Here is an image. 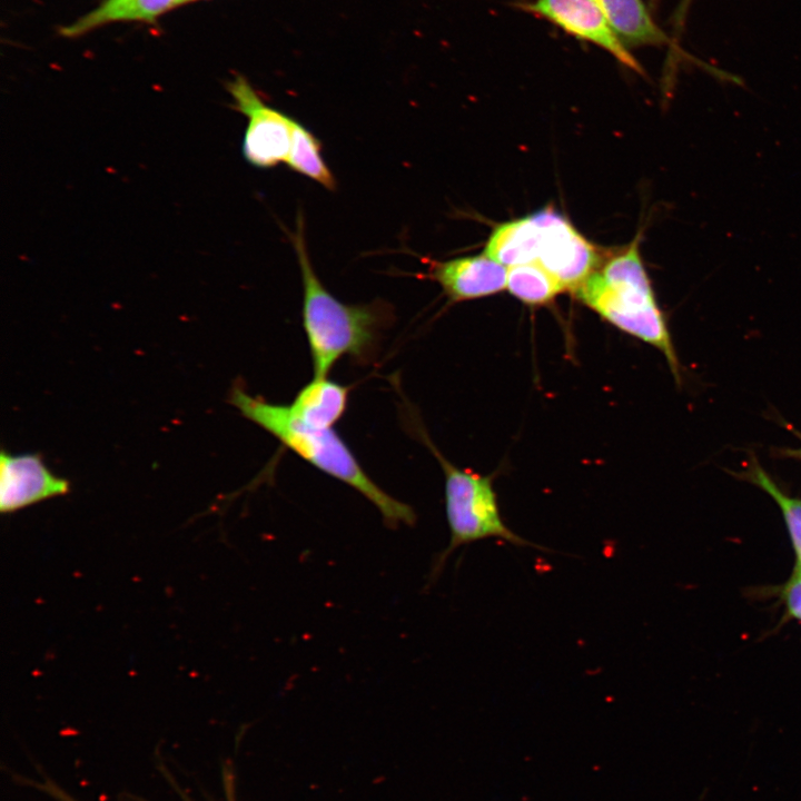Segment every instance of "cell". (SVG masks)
<instances>
[{"label":"cell","instance_id":"6da1fadb","mask_svg":"<svg viewBox=\"0 0 801 801\" xmlns=\"http://www.w3.org/2000/svg\"><path fill=\"white\" fill-rule=\"evenodd\" d=\"M295 249L303 284V326L307 337L314 377H327L337 360L349 356L367 363L375 356L383 330L394 322L392 304L377 299L345 304L329 293L318 278L307 250L304 215L287 231Z\"/></svg>","mask_w":801,"mask_h":801},{"label":"cell","instance_id":"7a4b0ae2","mask_svg":"<svg viewBox=\"0 0 801 801\" xmlns=\"http://www.w3.org/2000/svg\"><path fill=\"white\" fill-rule=\"evenodd\" d=\"M240 414L319 471L349 485L367 498L390 528L414 525L412 506L380 488L363 469L342 437L333 429L309 427L295 418L288 405L269 403L235 383L228 397Z\"/></svg>","mask_w":801,"mask_h":801},{"label":"cell","instance_id":"3957f363","mask_svg":"<svg viewBox=\"0 0 801 801\" xmlns=\"http://www.w3.org/2000/svg\"><path fill=\"white\" fill-rule=\"evenodd\" d=\"M574 294L617 329L661 352L678 382L680 363L639 251V239L607 259Z\"/></svg>","mask_w":801,"mask_h":801},{"label":"cell","instance_id":"277c9868","mask_svg":"<svg viewBox=\"0 0 801 801\" xmlns=\"http://www.w3.org/2000/svg\"><path fill=\"white\" fill-rule=\"evenodd\" d=\"M484 254L505 267L538 263L573 293L600 264L595 247L553 209L497 226Z\"/></svg>","mask_w":801,"mask_h":801},{"label":"cell","instance_id":"5b68a950","mask_svg":"<svg viewBox=\"0 0 801 801\" xmlns=\"http://www.w3.org/2000/svg\"><path fill=\"white\" fill-rule=\"evenodd\" d=\"M418 434V433H417ZM437 458L445 476V512L449 542L433 568L436 574L445 560L459 546L486 538H498L515 546L542 550L513 532L503 521L492 475H481L452 464L425 433L418 434Z\"/></svg>","mask_w":801,"mask_h":801},{"label":"cell","instance_id":"8992f818","mask_svg":"<svg viewBox=\"0 0 801 801\" xmlns=\"http://www.w3.org/2000/svg\"><path fill=\"white\" fill-rule=\"evenodd\" d=\"M226 89L234 99L231 108L248 119L241 147L245 159L260 169L286 162L297 120L267 105L243 75L228 81Z\"/></svg>","mask_w":801,"mask_h":801},{"label":"cell","instance_id":"52a82bcc","mask_svg":"<svg viewBox=\"0 0 801 801\" xmlns=\"http://www.w3.org/2000/svg\"><path fill=\"white\" fill-rule=\"evenodd\" d=\"M524 8L567 33L602 48L635 72L643 73L640 62L615 36L595 0H534Z\"/></svg>","mask_w":801,"mask_h":801},{"label":"cell","instance_id":"ba28073f","mask_svg":"<svg viewBox=\"0 0 801 801\" xmlns=\"http://www.w3.org/2000/svg\"><path fill=\"white\" fill-rule=\"evenodd\" d=\"M70 482L53 474L41 455L26 453L0 455V511L13 513L39 502L63 496Z\"/></svg>","mask_w":801,"mask_h":801},{"label":"cell","instance_id":"9c48e42d","mask_svg":"<svg viewBox=\"0 0 801 801\" xmlns=\"http://www.w3.org/2000/svg\"><path fill=\"white\" fill-rule=\"evenodd\" d=\"M422 261L426 271L413 276L437 283L452 303L483 298L506 288L507 269L485 254L448 260L423 257Z\"/></svg>","mask_w":801,"mask_h":801},{"label":"cell","instance_id":"30bf717a","mask_svg":"<svg viewBox=\"0 0 801 801\" xmlns=\"http://www.w3.org/2000/svg\"><path fill=\"white\" fill-rule=\"evenodd\" d=\"M348 387L327 377H314L288 405L291 415L303 424L330 429L345 414Z\"/></svg>","mask_w":801,"mask_h":801},{"label":"cell","instance_id":"8fae6325","mask_svg":"<svg viewBox=\"0 0 801 801\" xmlns=\"http://www.w3.org/2000/svg\"><path fill=\"white\" fill-rule=\"evenodd\" d=\"M611 29L629 49L640 46H672L669 36L654 22L642 0H595Z\"/></svg>","mask_w":801,"mask_h":801},{"label":"cell","instance_id":"7c38bea8","mask_svg":"<svg viewBox=\"0 0 801 801\" xmlns=\"http://www.w3.org/2000/svg\"><path fill=\"white\" fill-rule=\"evenodd\" d=\"M179 0H103L97 8L60 28L66 38L85 36L113 22L139 21L152 23L162 13L178 7Z\"/></svg>","mask_w":801,"mask_h":801},{"label":"cell","instance_id":"4fadbf2b","mask_svg":"<svg viewBox=\"0 0 801 801\" xmlns=\"http://www.w3.org/2000/svg\"><path fill=\"white\" fill-rule=\"evenodd\" d=\"M286 165L329 191L337 188L336 178L323 158L320 140L298 120Z\"/></svg>","mask_w":801,"mask_h":801},{"label":"cell","instance_id":"5bb4252c","mask_svg":"<svg viewBox=\"0 0 801 801\" xmlns=\"http://www.w3.org/2000/svg\"><path fill=\"white\" fill-rule=\"evenodd\" d=\"M507 290L530 306L551 303L565 291L563 286L538 263H528L507 268Z\"/></svg>","mask_w":801,"mask_h":801},{"label":"cell","instance_id":"9a60e30c","mask_svg":"<svg viewBox=\"0 0 801 801\" xmlns=\"http://www.w3.org/2000/svg\"><path fill=\"white\" fill-rule=\"evenodd\" d=\"M748 478L767 492L779 505L797 555V567L801 568V500L782 492L756 463L749 468Z\"/></svg>","mask_w":801,"mask_h":801},{"label":"cell","instance_id":"2e32d148","mask_svg":"<svg viewBox=\"0 0 801 801\" xmlns=\"http://www.w3.org/2000/svg\"><path fill=\"white\" fill-rule=\"evenodd\" d=\"M789 614L801 621V568L795 567L782 592Z\"/></svg>","mask_w":801,"mask_h":801},{"label":"cell","instance_id":"e0dca14e","mask_svg":"<svg viewBox=\"0 0 801 801\" xmlns=\"http://www.w3.org/2000/svg\"><path fill=\"white\" fill-rule=\"evenodd\" d=\"M691 1L692 0H681L680 6L678 7V11L674 17L675 29H679L682 27V24L684 22V17L686 16V12H688Z\"/></svg>","mask_w":801,"mask_h":801},{"label":"cell","instance_id":"ac0fdd59","mask_svg":"<svg viewBox=\"0 0 801 801\" xmlns=\"http://www.w3.org/2000/svg\"><path fill=\"white\" fill-rule=\"evenodd\" d=\"M783 455L797 459H801V447L794 449H784Z\"/></svg>","mask_w":801,"mask_h":801},{"label":"cell","instance_id":"d6986e66","mask_svg":"<svg viewBox=\"0 0 801 801\" xmlns=\"http://www.w3.org/2000/svg\"><path fill=\"white\" fill-rule=\"evenodd\" d=\"M53 791H55L56 794H58V797H59V799H60L61 801H75V800H72L71 798L67 797V795H66L65 793H62L61 791H57V790H53Z\"/></svg>","mask_w":801,"mask_h":801},{"label":"cell","instance_id":"ffe728a7","mask_svg":"<svg viewBox=\"0 0 801 801\" xmlns=\"http://www.w3.org/2000/svg\"><path fill=\"white\" fill-rule=\"evenodd\" d=\"M195 1H199V0H179L178 7L190 3V2H195Z\"/></svg>","mask_w":801,"mask_h":801}]
</instances>
